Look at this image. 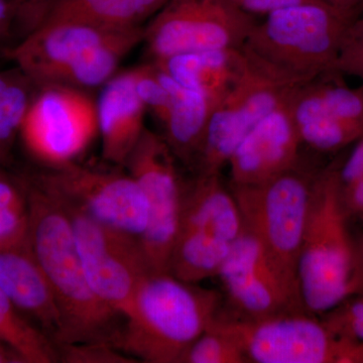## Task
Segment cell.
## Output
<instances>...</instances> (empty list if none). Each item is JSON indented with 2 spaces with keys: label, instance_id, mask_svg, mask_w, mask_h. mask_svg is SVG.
<instances>
[{
  "label": "cell",
  "instance_id": "obj_15",
  "mask_svg": "<svg viewBox=\"0 0 363 363\" xmlns=\"http://www.w3.org/2000/svg\"><path fill=\"white\" fill-rule=\"evenodd\" d=\"M130 28H108L75 21L40 23L20 43L4 49L2 56L16 63L33 84L42 87L51 85L61 72L88 52Z\"/></svg>",
  "mask_w": 363,
  "mask_h": 363
},
{
  "label": "cell",
  "instance_id": "obj_17",
  "mask_svg": "<svg viewBox=\"0 0 363 363\" xmlns=\"http://www.w3.org/2000/svg\"><path fill=\"white\" fill-rule=\"evenodd\" d=\"M0 290L58 345L63 329L61 314L51 285L30 245L0 252Z\"/></svg>",
  "mask_w": 363,
  "mask_h": 363
},
{
  "label": "cell",
  "instance_id": "obj_10",
  "mask_svg": "<svg viewBox=\"0 0 363 363\" xmlns=\"http://www.w3.org/2000/svg\"><path fill=\"white\" fill-rule=\"evenodd\" d=\"M230 0H168L145 28L152 60L186 52L242 49L257 23Z\"/></svg>",
  "mask_w": 363,
  "mask_h": 363
},
{
  "label": "cell",
  "instance_id": "obj_24",
  "mask_svg": "<svg viewBox=\"0 0 363 363\" xmlns=\"http://www.w3.org/2000/svg\"><path fill=\"white\" fill-rule=\"evenodd\" d=\"M33 84L23 72L0 97V166L13 162L16 138L21 135L26 113L32 104Z\"/></svg>",
  "mask_w": 363,
  "mask_h": 363
},
{
  "label": "cell",
  "instance_id": "obj_32",
  "mask_svg": "<svg viewBox=\"0 0 363 363\" xmlns=\"http://www.w3.org/2000/svg\"><path fill=\"white\" fill-rule=\"evenodd\" d=\"M16 21H18V4L9 0H0V45L11 39Z\"/></svg>",
  "mask_w": 363,
  "mask_h": 363
},
{
  "label": "cell",
  "instance_id": "obj_9",
  "mask_svg": "<svg viewBox=\"0 0 363 363\" xmlns=\"http://www.w3.org/2000/svg\"><path fill=\"white\" fill-rule=\"evenodd\" d=\"M60 201L70 218L79 257L93 292L124 320L143 281L155 272L140 236L101 223Z\"/></svg>",
  "mask_w": 363,
  "mask_h": 363
},
{
  "label": "cell",
  "instance_id": "obj_11",
  "mask_svg": "<svg viewBox=\"0 0 363 363\" xmlns=\"http://www.w3.org/2000/svg\"><path fill=\"white\" fill-rule=\"evenodd\" d=\"M39 88L21 128L26 150L45 168L77 162L99 133L97 105L77 88Z\"/></svg>",
  "mask_w": 363,
  "mask_h": 363
},
{
  "label": "cell",
  "instance_id": "obj_31",
  "mask_svg": "<svg viewBox=\"0 0 363 363\" xmlns=\"http://www.w3.org/2000/svg\"><path fill=\"white\" fill-rule=\"evenodd\" d=\"M230 1L243 13L255 18L259 16L264 18L279 9L309 1V0H230Z\"/></svg>",
  "mask_w": 363,
  "mask_h": 363
},
{
  "label": "cell",
  "instance_id": "obj_3",
  "mask_svg": "<svg viewBox=\"0 0 363 363\" xmlns=\"http://www.w3.org/2000/svg\"><path fill=\"white\" fill-rule=\"evenodd\" d=\"M357 18L323 0H309L257 21L242 50L274 70L307 82L336 72L344 40Z\"/></svg>",
  "mask_w": 363,
  "mask_h": 363
},
{
  "label": "cell",
  "instance_id": "obj_36",
  "mask_svg": "<svg viewBox=\"0 0 363 363\" xmlns=\"http://www.w3.org/2000/svg\"><path fill=\"white\" fill-rule=\"evenodd\" d=\"M20 73L21 70L18 68L13 71H0V97L4 95L11 83L18 78Z\"/></svg>",
  "mask_w": 363,
  "mask_h": 363
},
{
  "label": "cell",
  "instance_id": "obj_21",
  "mask_svg": "<svg viewBox=\"0 0 363 363\" xmlns=\"http://www.w3.org/2000/svg\"><path fill=\"white\" fill-rule=\"evenodd\" d=\"M286 104L301 143L318 152L340 150L363 136L362 130L327 111L313 80L296 86Z\"/></svg>",
  "mask_w": 363,
  "mask_h": 363
},
{
  "label": "cell",
  "instance_id": "obj_33",
  "mask_svg": "<svg viewBox=\"0 0 363 363\" xmlns=\"http://www.w3.org/2000/svg\"><path fill=\"white\" fill-rule=\"evenodd\" d=\"M341 194L346 210L363 215V178L348 185L341 184Z\"/></svg>",
  "mask_w": 363,
  "mask_h": 363
},
{
  "label": "cell",
  "instance_id": "obj_22",
  "mask_svg": "<svg viewBox=\"0 0 363 363\" xmlns=\"http://www.w3.org/2000/svg\"><path fill=\"white\" fill-rule=\"evenodd\" d=\"M167 1L168 0H56L39 25L75 21L108 28H135L142 26L143 21L154 16Z\"/></svg>",
  "mask_w": 363,
  "mask_h": 363
},
{
  "label": "cell",
  "instance_id": "obj_34",
  "mask_svg": "<svg viewBox=\"0 0 363 363\" xmlns=\"http://www.w3.org/2000/svg\"><path fill=\"white\" fill-rule=\"evenodd\" d=\"M323 1L350 11L358 18L363 14V0H323Z\"/></svg>",
  "mask_w": 363,
  "mask_h": 363
},
{
  "label": "cell",
  "instance_id": "obj_13",
  "mask_svg": "<svg viewBox=\"0 0 363 363\" xmlns=\"http://www.w3.org/2000/svg\"><path fill=\"white\" fill-rule=\"evenodd\" d=\"M32 174L60 199L91 218L140 238L145 233L147 201L128 172L92 168L73 162Z\"/></svg>",
  "mask_w": 363,
  "mask_h": 363
},
{
  "label": "cell",
  "instance_id": "obj_8",
  "mask_svg": "<svg viewBox=\"0 0 363 363\" xmlns=\"http://www.w3.org/2000/svg\"><path fill=\"white\" fill-rule=\"evenodd\" d=\"M242 52L245 61L238 80L210 116L195 174H220L253 126L281 106L296 86L302 84Z\"/></svg>",
  "mask_w": 363,
  "mask_h": 363
},
{
  "label": "cell",
  "instance_id": "obj_38",
  "mask_svg": "<svg viewBox=\"0 0 363 363\" xmlns=\"http://www.w3.org/2000/svg\"><path fill=\"white\" fill-rule=\"evenodd\" d=\"M45 0H35V6H33L32 21L33 26H37L40 21L44 18L45 9L44 6Z\"/></svg>",
  "mask_w": 363,
  "mask_h": 363
},
{
  "label": "cell",
  "instance_id": "obj_30",
  "mask_svg": "<svg viewBox=\"0 0 363 363\" xmlns=\"http://www.w3.org/2000/svg\"><path fill=\"white\" fill-rule=\"evenodd\" d=\"M336 72L363 78V14L351 25L339 56Z\"/></svg>",
  "mask_w": 363,
  "mask_h": 363
},
{
  "label": "cell",
  "instance_id": "obj_19",
  "mask_svg": "<svg viewBox=\"0 0 363 363\" xmlns=\"http://www.w3.org/2000/svg\"><path fill=\"white\" fill-rule=\"evenodd\" d=\"M155 66L172 98L171 108L162 123V136L176 159L194 169L215 105L201 93L184 87L156 64Z\"/></svg>",
  "mask_w": 363,
  "mask_h": 363
},
{
  "label": "cell",
  "instance_id": "obj_25",
  "mask_svg": "<svg viewBox=\"0 0 363 363\" xmlns=\"http://www.w3.org/2000/svg\"><path fill=\"white\" fill-rule=\"evenodd\" d=\"M181 363H247V360L235 341L211 323L190 346Z\"/></svg>",
  "mask_w": 363,
  "mask_h": 363
},
{
  "label": "cell",
  "instance_id": "obj_5",
  "mask_svg": "<svg viewBox=\"0 0 363 363\" xmlns=\"http://www.w3.org/2000/svg\"><path fill=\"white\" fill-rule=\"evenodd\" d=\"M240 208L220 174L184 182L169 272L187 283L215 278L242 233Z\"/></svg>",
  "mask_w": 363,
  "mask_h": 363
},
{
  "label": "cell",
  "instance_id": "obj_37",
  "mask_svg": "<svg viewBox=\"0 0 363 363\" xmlns=\"http://www.w3.org/2000/svg\"><path fill=\"white\" fill-rule=\"evenodd\" d=\"M363 294V245L357 252V293Z\"/></svg>",
  "mask_w": 363,
  "mask_h": 363
},
{
  "label": "cell",
  "instance_id": "obj_14",
  "mask_svg": "<svg viewBox=\"0 0 363 363\" xmlns=\"http://www.w3.org/2000/svg\"><path fill=\"white\" fill-rule=\"evenodd\" d=\"M217 277L238 316L262 319L307 311L300 289L272 264L245 226Z\"/></svg>",
  "mask_w": 363,
  "mask_h": 363
},
{
  "label": "cell",
  "instance_id": "obj_4",
  "mask_svg": "<svg viewBox=\"0 0 363 363\" xmlns=\"http://www.w3.org/2000/svg\"><path fill=\"white\" fill-rule=\"evenodd\" d=\"M357 250L347 228L338 172L313 184L311 204L298 264L306 310L320 316L357 293Z\"/></svg>",
  "mask_w": 363,
  "mask_h": 363
},
{
  "label": "cell",
  "instance_id": "obj_6",
  "mask_svg": "<svg viewBox=\"0 0 363 363\" xmlns=\"http://www.w3.org/2000/svg\"><path fill=\"white\" fill-rule=\"evenodd\" d=\"M212 323L247 363H363V343L337 335L307 311L250 319L221 309Z\"/></svg>",
  "mask_w": 363,
  "mask_h": 363
},
{
  "label": "cell",
  "instance_id": "obj_2",
  "mask_svg": "<svg viewBox=\"0 0 363 363\" xmlns=\"http://www.w3.org/2000/svg\"><path fill=\"white\" fill-rule=\"evenodd\" d=\"M222 306L218 292L152 272L136 293L116 341L117 350L147 363H181Z\"/></svg>",
  "mask_w": 363,
  "mask_h": 363
},
{
  "label": "cell",
  "instance_id": "obj_18",
  "mask_svg": "<svg viewBox=\"0 0 363 363\" xmlns=\"http://www.w3.org/2000/svg\"><path fill=\"white\" fill-rule=\"evenodd\" d=\"M96 105L102 157L123 168L145 128L147 108L136 93L133 69L114 75L104 84Z\"/></svg>",
  "mask_w": 363,
  "mask_h": 363
},
{
  "label": "cell",
  "instance_id": "obj_12",
  "mask_svg": "<svg viewBox=\"0 0 363 363\" xmlns=\"http://www.w3.org/2000/svg\"><path fill=\"white\" fill-rule=\"evenodd\" d=\"M177 161L164 136L145 128L125 164L147 201V223L140 241L155 272H169L180 218L185 181Z\"/></svg>",
  "mask_w": 363,
  "mask_h": 363
},
{
  "label": "cell",
  "instance_id": "obj_7",
  "mask_svg": "<svg viewBox=\"0 0 363 363\" xmlns=\"http://www.w3.org/2000/svg\"><path fill=\"white\" fill-rule=\"evenodd\" d=\"M316 176L300 166L255 185L229 183L243 226L279 271L298 286V264Z\"/></svg>",
  "mask_w": 363,
  "mask_h": 363
},
{
  "label": "cell",
  "instance_id": "obj_35",
  "mask_svg": "<svg viewBox=\"0 0 363 363\" xmlns=\"http://www.w3.org/2000/svg\"><path fill=\"white\" fill-rule=\"evenodd\" d=\"M0 363H25L23 358L7 344L0 340Z\"/></svg>",
  "mask_w": 363,
  "mask_h": 363
},
{
  "label": "cell",
  "instance_id": "obj_20",
  "mask_svg": "<svg viewBox=\"0 0 363 363\" xmlns=\"http://www.w3.org/2000/svg\"><path fill=\"white\" fill-rule=\"evenodd\" d=\"M243 61L240 49L186 52L152 62L182 86L201 93L216 106L238 80Z\"/></svg>",
  "mask_w": 363,
  "mask_h": 363
},
{
  "label": "cell",
  "instance_id": "obj_23",
  "mask_svg": "<svg viewBox=\"0 0 363 363\" xmlns=\"http://www.w3.org/2000/svg\"><path fill=\"white\" fill-rule=\"evenodd\" d=\"M0 340L13 348L25 363L59 362L58 348L45 332L21 316L0 290Z\"/></svg>",
  "mask_w": 363,
  "mask_h": 363
},
{
  "label": "cell",
  "instance_id": "obj_28",
  "mask_svg": "<svg viewBox=\"0 0 363 363\" xmlns=\"http://www.w3.org/2000/svg\"><path fill=\"white\" fill-rule=\"evenodd\" d=\"M59 362L130 363L136 362L111 343H68L57 346Z\"/></svg>",
  "mask_w": 363,
  "mask_h": 363
},
{
  "label": "cell",
  "instance_id": "obj_27",
  "mask_svg": "<svg viewBox=\"0 0 363 363\" xmlns=\"http://www.w3.org/2000/svg\"><path fill=\"white\" fill-rule=\"evenodd\" d=\"M359 295L352 300L346 298L320 318L337 335L363 343V294Z\"/></svg>",
  "mask_w": 363,
  "mask_h": 363
},
{
  "label": "cell",
  "instance_id": "obj_29",
  "mask_svg": "<svg viewBox=\"0 0 363 363\" xmlns=\"http://www.w3.org/2000/svg\"><path fill=\"white\" fill-rule=\"evenodd\" d=\"M28 207L0 209V252L30 245Z\"/></svg>",
  "mask_w": 363,
  "mask_h": 363
},
{
  "label": "cell",
  "instance_id": "obj_16",
  "mask_svg": "<svg viewBox=\"0 0 363 363\" xmlns=\"http://www.w3.org/2000/svg\"><path fill=\"white\" fill-rule=\"evenodd\" d=\"M286 101L255 124L234 150L227 164L230 184L264 183L298 166L303 145Z\"/></svg>",
  "mask_w": 363,
  "mask_h": 363
},
{
  "label": "cell",
  "instance_id": "obj_1",
  "mask_svg": "<svg viewBox=\"0 0 363 363\" xmlns=\"http://www.w3.org/2000/svg\"><path fill=\"white\" fill-rule=\"evenodd\" d=\"M18 178L28 200L30 250L51 285L62 317L63 329L58 345L111 343L116 346L123 318L93 292L65 208L32 173Z\"/></svg>",
  "mask_w": 363,
  "mask_h": 363
},
{
  "label": "cell",
  "instance_id": "obj_26",
  "mask_svg": "<svg viewBox=\"0 0 363 363\" xmlns=\"http://www.w3.org/2000/svg\"><path fill=\"white\" fill-rule=\"evenodd\" d=\"M133 71L135 91L138 97L145 108L152 111L162 123L171 108L172 98L157 75L156 66L152 63L138 67Z\"/></svg>",
  "mask_w": 363,
  "mask_h": 363
}]
</instances>
